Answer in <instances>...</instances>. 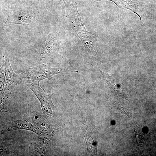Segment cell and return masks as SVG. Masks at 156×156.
Wrapping results in <instances>:
<instances>
[{"mask_svg":"<svg viewBox=\"0 0 156 156\" xmlns=\"http://www.w3.org/2000/svg\"><path fill=\"white\" fill-rule=\"evenodd\" d=\"M68 16L70 25L80 39L87 51L92 52L97 49L98 35L86 31L77 9V3Z\"/></svg>","mask_w":156,"mask_h":156,"instance_id":"obj_1","label":"cell"},{"mask_svg":"<svg viewBox=\"0 0 156 156\" xmlns=\"http://www.w3.org/2000/svg\"><path fill=\"white\" fill-rule=\"evenodd\" d=\"M65 70L60 68H53L47 64H42L35 67L25 69L22 71V83L39 86L40 82L47 79L50 80L55 75L63 73Z\"/></svg>","mask_w":156,"mask_h":156,"instance_id":"obj_2","label":"cell"},{"mask_svg":"<svg viewBox=\"0 0 156 156\" xmlns=\"http://www.w3.org/2000/svg\"><path fill=\"white\" fill-rule=\"evenodd\" d=\"M39 16V12L34 9L16 10L11 12L8 16L4 25L30 24L36 21Z\"/></svg>","mask_w":156,"mask_h":156,"instance_id":"obj_3","label":"cell"},{"mask_svg":"<svg viewBox=\"0 0 156 156\" xmlns=\"http://www.w3.org/2000/svg\"><path fill=\"white\" fill-rule=\"evenodd\" d=\"M26 85L34 93L40 101L41 106L44 113L47 110H51V107L54 108L51 100V93L41 88L39 86L27 84Z\"/></svg>","mask_w":156,"mask_h":156,"instance_id":"obj_4","label":"cell"},{"mask_svg":"<svg viewBox=\"0 0 156 156\" xmlns=\"http://www.w3.org/2000/svg\"><path fill=\"white\" fill-rule=\"evenodd\" d=\"M1 62L0 70L4 73L6 81L14 86L22 83L21 77L16 75L13 70L5 52L3 53Z\"/></svg>","mask_w":156,"mask_h":156,"instance_id":"obj_5","label":"cell"},{"mask_svg":"<svg viewBox=\"0 0 156 156\" xmlns=\"http://www.w3.org/2000/svg\"><path fill=\"white\" fill-rule=\"evenodd\" d=\"M14 87L11 83L5 81L4 74L0 72L1 103V109L5 111L8 99Z\"/></svg>","mask_w":156,"mask_h":156,"instance_id":"obj_6","label":"cell"},{"mask_svg":"<svg viewBox=\"0 0 156 156\" xmlns=\"http://www.w3.org/2000/svg\"><path fill=\"white\" fill-rule=\"evenodd\" d=\"M145 0H120L122 6L136 14L141 21V14L145 4Z\"/></svg>","mask_w":156,"mask_h":156,"instance_id":"obj_7","label":"cell"},{"mask_svg":"<svg viewBox=\"0 0 156 156\" xmlns=\"http://www.w3.org/2000/svg\"><path fill=\"white\" fill-rule=\"evenodd\" d=\"M97 70L102 75L103 79L108 85L109 88L117 96L125 98L117 86V84L115 79L113 77L104 73L98 68Z\"/></svg>","mask_w":156,"mask_h":156,"instance_id":"obj_8","label":"cell"},{"mask_svg":"<svg viewBox=\"0 0 156 156\" xmlns=\"http://www.w3.org/2000/svg\"><path fill=\"white\" fill-rule=\"evenodd\" d=\"M53 42L52 40L45 43L42 48L40 56L43 60H45L49 57L52 51Z\"/></svg>","mask_w":156,"mask_h":156,"instance_id":"obj_9","label":"cell"},{"mask_svg":"<svg viewBox=\"0 0 156 156\" xmlns=\"http://www.w3.org/2000/svg\"><path fill=\"white\" fill-rule=\"evenodd\" d=\"M86 142L88 152L91 154H96L97 147L95 143L92 138H90L88 136H84Z\"/></svg>","mask_w":156,"mask_h":156,"instance_id":"obj_10","label":"cell"},{"mask_svg":"<svg viewBox=\"0 0 156 156\" xmlns=\"http://www.w3.org/2000/svg\"><path fill=\"white\" fill-rule=\"evenodd\" d=\"M65 5L66 16L67 17L76 3V0H62Z\"/></svg>","mask_w":156,"mask_h":156,"instance_id":"obj_11","label":"cell"},{"mask_svg":"<svg viewBox=\"0 0 156 156\" xmlns=\"http://www.w3.org/2000/svg\"><path fill=\"white\" fill-rule=\"evenodd\" d=\"M99 1H101V0H98ZM108 1H111L115 4L117 6L120 8L122 9L121 6L120 5V2L118 0H106Z\"/></svg>","mask_w":156,"mask_h":156,"instance_id":"obj_12","label":"cell"}]
</instances>
